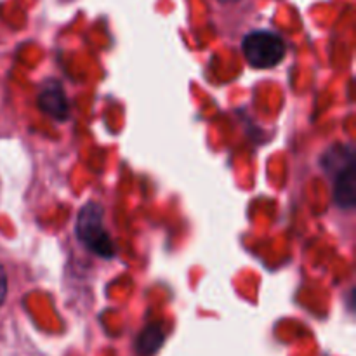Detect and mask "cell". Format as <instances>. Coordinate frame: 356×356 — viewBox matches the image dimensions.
<instances>
[{
    "label": "cell",
    "instance_id": "6da1fadb",
    "mask_svg": "<svg viewBox=\"0 0 356 356\" xmlns=\"http://www.w3.org/2000/svg\"><path fill=\"white\" fill-rule=\"evenodd\" d=\"M242 51L254 68H273L284 59L285 44L273 31H252L243 38Z\"/></svg>",
    "mask_w": 356,
    "mask_h": 356
},
{
    "label": "cell",
    "instance_id": "5b68a950",
    "mask_svg": "<svg viewBox=\"0 0 356 356\" xmlns=\"http://www.w3.org/2000/svg\"><path fill=\"white\" fill-rule=\"evenodd\" d=\"M163 343V334L159 325H149L143 330V334L138 339V351L141 356H152L156 353Z\"/></svg>",
    "mask_w": 356,
    "mask_h": 356
},
{
    "label": "cell",
    "instance_id": "52a82bcc",
    "mask_svg": "<svg viewBox=\"0 0 356 356\" xmlns=\"http://www.w3.org/2000/svg\"><path fill=\"white\" fill-rule=\"evenodd\" d=\"M221 2H233V0H221Z\"/></svg>",
    "mask_w": 356,
    "mask_h": 356
},
{
    "label": "cell",
    "instance_id": "277c9868",
    "mask_svg": "<svg viewBox=\"0 0 356 356\" xmlns=\"http://www.w3.org/2000/svg\"><path fill=\"white\" fill-rule=\"evenodd\" d=\"M356 198V177H355V165L353 160L346 163L343 170L339 172L336 181V200L341 207L351 209L355 205Z\"/></svg>",
    "mask_w": 356,
    "mask_h": 356
},
{
    "label": "cell",
    "instance_id": "7a4b0ae2",
    "mask_svg": "<svg viewBox=\"0 0 356 356\" xmlns=\"http://www.w3.org/2000/svg\"><path fill=\"white\" fill-rule=\"evenodd\" d=\"M76 233L79 238L99 256L111 257L115 254L113 243L103 226V211L97 205H86L80 211Z\"/></svg>",
    "mask_w": 356,
    "mask_h": 356
},
{
    "label": "cell",
    "instance_id": "3957f363",
    "mask_svg": "<svg viewBox=\"0 0 356 356\" xmlns=\"http://www.w3.org/2000/svg\"><path fill=\"white\" fill-rule=\"evenodd\" d=\"M38 106L42 111L51 115L54 120H65L68 117V103H66V96L63 92L61 87L58 83L51 82L38 96Z\"/></svg>",
    "mask_w": 356,
    "mask_h": 356
},
{
    "label": "cell",
    "instance_id": "8992f818",
    "mask_svg": "<svg viewBox=\"0 0 356 356\" xmlns=\"http://www.w3.org/2000/svg\"><path fill=\"white\" fill-rule=\"evenodd\" d=\"M6 294H7V278H6V273H3L2 266H0V305H2L3 299H6Z\"/></svg>",
    "mask_w": 356,
    "mask_h": 356
}]
</instances>
